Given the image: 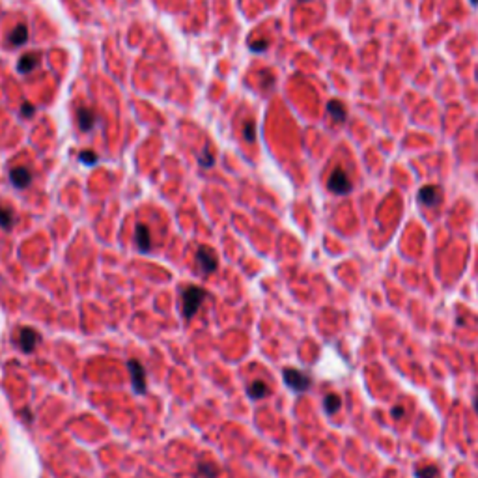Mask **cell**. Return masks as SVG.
<instances>
[{"instance_id":"1","label":"cell","mask_w":478,"mask_h":478,"mask_svg":"<svg viewBox=\"0 0 478 478\" xmlns=\"http://www.w3.org/2000/svg\"><path fill=\"white\" fill-rule=\"evenodd\" d=\"M204 297H206V290L198 288V286H187L185 290H183V293H181V305H183V316H185L187 319H191V318L198 312Z\"/></svg>"},{"instance_id":"2","label":"cell","mask_w":478,"mask_h":478,"mask_svg":"<svg viewBox=\"0 0 478 478\" xmlns=\"http://www.w3.org/2000/svg\"><path fill=\"white\" fill-rule=\"evenodd\" d=\"M327 187L329 191L334 193V195H348L351 193V181H349L348 174L344 168H334L329 176V181H327Z\"/></svg>"},{"instance_id":"3","label":"cell","mask_w":478,"mask_h":478,"mask_svg":"<svg viewBox=\"0 0 478 478\" xmlns=\"http://www.w3.org/2000/svg\"><path fill=\"white\" fill-rule=\"evenodd\" d=\"M282 375H284L286 385H288L292 390H295V392H305V390L310 389V377H308L305 372H301V370L286 368Z\"/></svg>"},{"instance_id":"4","label":"cell","mask_w":478,"mask_h":478,"mask_svg":"<svg viewBox=\"0 0 478 478\" xmlns=\"http://www.w3.org/2000/svg\"><path fill=\"white\" fill-rule=\"evenodd\" d=\"M127 368H129L131 373V383H133V390L142 394L146 390V370L144 366L138 363L137 359H131L127 363Z\"/></svg>"},{"instance_id":"5","label":"cell","mask_w":478,"mask_h":478,"mask_svg":"<svg viewBox=\"0 0 478 478\" xmlns=\"http://www.w3.org/2000/svg\"><path fill=\"white\" fill-rule=\"evenodd\" d=\"M196 264L198 269L202 271L204 275H210L217 269V254L208 249V247H198L196 251Z\"/></svg>"},{"instance_id":"6","label":"cell","mask_w":478,"mask_h":478,"mask_svg":"<svg viewBox=\"0 0 478 478\" xmlns=\"http://www.w3.org/2000/svg\"><path fill=\"white\" fill-rule=\"evenodd\" d=\"M38 340H40V334L34 331V329H30V327H23V329L19 331V346H21V349H23L25 353H30V351L36 348Z\"/></svg>"},{"instance_id":"7","label":"cell","mask_w":478,"mask_h":478,"mask_svg":"<svg viewBox=\"0 0 478 478\" xmlns=\"http://www.w3.org/2000/svg\"><path fill=\"white\" fill-rule=\"evenodd\" d=\"M419 200L424 206H437L441 202V189L435 185H426L419 191Z\"/></svg>"},{"instance_id":"8","label":"cell","mask_w":478,"mask_h":478,"mask_svg":"<svg viewBox=\"0 0 478 478\" xmlns=\"http://www.w3.org/2000/svg\"><path fill=\"white\" fill-rule=\"evenodd\" d=\"M9 179H11L13 187H17V189H25V187L30 185L32 174H30V170L25 168V166H17V168H13V170L9 172Z\"/></svg>"},{"instance_id":"9","label":"cell","mask_w":478,"mask_h":478,"mask_svg":"<svg viewBox=\"0 0 478 478\" xmlns=\"http://www.w3.org/2000/svg\"><path fill=\"white\" fill-rule=\"evenodd\" d=\"M135 243L142 252H148L152 247V237H150V230L146 224H137L135 228Z\"/></svg>"},{"instance_id":"10","label":"cell","mask_w":478,"mask_h":478,"mask_svg":"<svg viewBox=\"0 0 478 478\" xmlns=\"http://www.w3.org/2000/svg\"><path fill=\"white\" fill-rule=\"evenodd\" d=\"M77 118H79V125H81L82 131H90L96 123V114L88 106H81L77 110Z\"/></svg>"},{"instance_id":"11","label":"cell","mask_w":478,"mask_h":478,"mask_svg":"<svg viewBox=\"0 0 478 478\" xmlns=\"http://www.w3.org/2000/svg\"><path fill=\"white\" fill-rule=\"evenodd\" d=\"M247 392H249V396H251L252 400H262V398L267 396L269 389H267V385H266L264 381L256 379L254 383H251V385H249Z\"/></svg>"},{"instance_id":"12","label":"cell","mask_w":478,"mask_h":478,"mask_svg":"<svg viewBox=\"0 0 478 478\" xmlns=\"http://www.w3.org/2000/svg\"><path fill=\"white\" fill-rule=\"evenodd\" d=\"M26 40H28V28H26V25H17L15 30L9 36V43H11L13 47H19V45H25Z\"/></svg>"},{"instance_id":"13","label":"cell","mask_w":478,"mask_h":478,"mask_svg":"<svg viewBox=\"0 0 478 478\" xmlns=\"http://www.w3.org/2000/svg\"><path fill=\"white\" fill-rule=\"evenodd\" d=\"M36 65H38V54L36 53H28V54H25L19 60L17 69H19V73H30Z\"/></svg>"},{"instance_id":"14","label":"cell","mask_w":478,"mask_h":478,"mask_svg":"<svg viewBox=\"0 0 478 478\" xmlns=\"http://www.w3.org/2000/svg\"><path fill=\"white\" fill-rule=\"evenodd\" d=\"M11 226H13V211L6 206H0V228L9 230Z\"/></svg>"},{"instance_id":"15","label":"cell","mask_w":478,"mask_h":478,"mask_svg":"<svg viewBox=\"0 0 478 478\" xmlns=\"http://www.w3.org/2000/svg\"><path fill=\"white\" fill-rule=\"evenodd\" d=\"M340 405H342V400L336 396V394H327V396H325L323 407L327 413H336V411L340 409Z\"/></svg>"},{"instance_id":"16","label":"cell","mask_w":478,"mask_h":478,"mask_svg":"<svg viewBox=\"0 0 478 478\" xmlns=\"http://www.w3.org/2000/svg\"><path fill=\"white\" fill-rule=\"evenodd\" d=\"M327 108H329V112L332 114L334 122H344V120H346V110H344V106H342L338 101H331Z\"/></svg>"},{"instance_id":"17","label":"cell","mask_w":478,"mask_h":478,"mask_svg":"<svg viewBox=\"0 0 478 478\" xmlns=\"http://www.w3.org/2000/svg\"><path fill=\"white\" fill-rule=\"evenodd\" d=\"M198 471H200V475L206 478L217 477V467H215L213 463H200V465H198Z\"/></svg>"},{"instance_id":"18","label":"cell","mask_w":478,"mask_h":478,"mask_svg":"<svg viewBox=\"0 0 478 478\" xmlns=\"http://www.w3.org/2000/svg\"><path fill=\"white\" fill-rule=\"evenodd\" d=\"M437 477V467L435 465H426L421 471H417V478H435Z\"/></svg>"},{"instance_id":"19","label":"cell","mask_w":478,"mask_h":478,"mask_svg":"<svg viewBox=\"0 0 478 478\" xmlns=\"http://www.w3.org/2000/svg\"><path fill=\"white\" fill-rule=\"evenodd\" d=\"M243 137H245V140L254 142V138H256V125H254L252 122H249L243 127Z\"/></svg>"},{"instance_id":"20","label":"cell","mask_w":478,"mask_h":478,"mask_svg":"<svg viewBox=\"0 0 478 478\" xmlns=\"http://www.w3.org/2000/svg\"><path fill=\"white\" fill-rule=\"evenodd\" d=\"M81 161L84 162V164L92 166V164H96V162H98V155L94 154V152H82V154H81Z\"/></svg>"},{"instance_id":"21","label":"cell","mask_w":478,"mask_h":478,"mask_svg":"<svg viewBox=\"0 0 478 478\" xmlns=\"http://www.w3.org/2000/svg\"><path fill=\"white\" fill-rule=\"evenodd\" d=\"M213 161H215V159H213V155H211L210 152H204V155H200V162H202L204 166H208V168L213 164Z\"/></svg>"},{"instance_id":"22","label":"cell","mask_w":478,"mask_h":478,"mask_svg":"<svg viewBox=\"0 0 478 478\" xmlns=\"http://www.w3.org/2000/svg\"><path fill=\"white\" fill-rule=\"evenodd\" d=\"M266 47H267V40H262V41H254L251 49L254 51V53H258V51H264Z\"/></svg>"},{"instance_id":"23","label":"cell","mask_w":478,"mask_h":478,"mask_svg":"<svg viewBox=\"0 0 478 478\" xmlns=\"http://www.w3.org/2000/svg\"><path fill=\"white\" fill-rule=\"evenodd\" d=\"M21 114H23V116H26V118H30V116L34 114V106L28 105V103H26V105H23V108H21Z\"/></svg>"},{"instance_id":"24","label":"cell","mask_w":478,"mask_h":478,"mask_svg":"<svg viewBox=\"0 0 478 478\" xmlns=\"http://www.w3.org/2000/svg\"><path fill=\"white\" fill-rule=\"evenodd\" d=\"M404 413H405L404 407H400V405L392 407V417H394V419H402V417H404Z\"/></svg>"},{"instance_id":"25","label":"cell","mask_w":478,"mask_h":478,"mask_svg":"<svg viewBox=\"0 0 478 478\" xmlns=\"http://www.w3.org/2000/svg\"><path fill=\"white\" fill-rule=\"evenodd\" d=\"M475 411H477V413H478V398H477V400H475Z\"/></svg>"},{"instance_id":"26","label":"cell","mask_w":478,"mask_h":478,"mask_svg":"<svg viewBox=\"0 0 478 478\" xmlns=\"http://www.w3.org/2000/svg\"><path fill=\"white\" fill-rule=\"evenodd\" d=\"M471 4H473V6H478V0H471Z\"/></svg>"},{"instance_id":"27","label":"cell","mask_w":478,"mask_h":478,"mask_svg":"<svg viewBox=\"0 0 478 478\" xmlns=\"http://www.w3.org/2000/svg\"><path fill=\"white\" fill-rule=\"evenodd\" d=\"M301 2H307V0H301Z\"/></svg>"}]
</instances>
